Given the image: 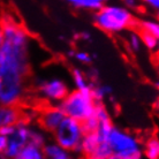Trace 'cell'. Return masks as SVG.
Masks as SVG:
<instances>
[{"instance_id": "3", "label": "cell", "mask_w": 159, "mask_h": 159, "mask_svg": "<svg viewBox=\"0 0 159 159\" xmlns=\"http://www.w3.org/2000/svg\"><path fill=\"white\" fill-rule=\"evenodd\" d=\"M65 116L79 122H84L93 114L97 102L93 98L91 90L72 89L59 104Z\"/></svg>"}, {"instance_id": "15", "label": "cell", "mask_w": 159, "mask_h": 159, "mask_svg": "<svg viewBox=\"0 0 159 159\" xmlns=\"http://www.w3.org/2000/svg\"><path fill=\"white\" fill-rule=\"evenodd\" d=\"M110 1L111 0H66V2L74 9L89 13H95Z\"/></svg>"}, {"instance_id": "4", "label": "cell", "mask_w": 159, "mask_h": 159, "mask_svg": "<svg viewBox=\"0 0 159 159\" xmlns=\"http://www.w3.org/2000/svg\"><path fill=\"white\" fill-rule=\"evenodd\" d=\"M34 90L36 97L43 104L59 105L60 102L70 91V83L66 77L59 74L37 76L34 81Z\"/></svg>"}, {"instance_id": "13", "label": "cell", "mask_w": 159, "mask_h": 159, "mask_svg": "<svg viewBox=\"0 0 159 159\" xmlns=\"http://www.w3.org/2000/svg\"><path fill=\"white\" fill-rule=\"evenodd\" d=\"M69 75H70V81H72L74 89H77V90H90L91 89V81L88 77L87 72L83 70L81 67L75 66L70 68Z\"/></svg>"}, {"instance_id": "21", "label": "cell", "mask_w": 159, "mask_h": 159, "mask_svg": "<svg viewBox=\"0 0 159 159\" xmlns=\"http://www.w3.org/2000/svg\"><path fill=\"white\" fill-rule=\"evenodd\" d=\"M68 57L69 59L74 60L77 64L83 65V66H90L93 60V57L89 52L83 50H70L68 51Z\"/></svg>"}, {"instance_id": "26", "label": "cell", "mask_w": 159, "mask_h": 159, "mask_svg": "<svg viewBox=\"0 0 159 159\" xmlns=\"http://www.w3.org/2000/svg\"><path fill=\"white\" fill-rule=\"evenodd\" d=\"M77 38H79L80 40H90V38H91V34L89 31H85V30H83V31H81L77 34Z\"/></svg>"}, {"instance_id": "16", "label": "cell", "mask_w": 159, "mask_h": 159, "mask_svg": "<svg viewBox=\"0 0 159 159\" xmlns=\"http://www.w3.org/2000/svg\"><path fill=\"white\" fill-rule=\"evenodd\" d=\"M48 136L50 135L48 133H45L35 122L30 123V130H29V143L30 144L43 148L45 145V143L50 139Z\"/></svg>"}, {"instance_id": "25", "label": "cell", "mask_w": 159, "mask_h": 159, "mask_svg": "<svg viewBox=\"0 0 159 159\" xmlns=\"http://www.w3.org/2000/svg\"><path fill=\"white\" fill-rule=\"evenodd\" d=\"M108 159H143V157L142 156H130V157H127V156H119L112 153V156Z\"/></svg>"}, {"instance_id": "14", "label": "cell", "mask_w": 159, "mask_h": 159, "mask_svg": "<svg viewBox=\"0 0 159 159\" xmlns=\"http://www.w3.org/2000/svg\"><path fill=\"white\" fill-rule=\"evenodd\" d=\"M123 35H125L126 48L131 56H139V53H142L144 48L141 39V35L136 29H131Z\"/></svg>"}, {"instance_id": "8", "label": "cell", "mask_w": 159, "mask_h": 159, "mask_svg": "<svg viewBox=\"0 0 159 159\" xmlns=\"http://www.w3.org/2000/svg\"><path fill=\"white\" fill-rule=\"evenodd\" d=\"M66 118L65 113L60 108L59 105L54 104H43L37 110V116L35 123L40 127L45 133L51 135L56 130L61 121Z\"/></svg>"}, {"instance_id": "10", "label": "cell", "mask_w": 159, "mask_h": 159, "mask_svg": "<svg viewBox=\"0 0 159 159\" xmlns=\"http://www.w3.org/2000/svg\"><path fill=\"white\" fill-rule=\"evenodd\" d=\"M142 157L143 159H159V137L156 133L142 137Z\"/></svg>"}, {"instance_id": "19", "label": "cell", "mask_w": 159, "mask_h": 159, "mask_svg": "<svg viewBox=\"0 0 159 159\" xmlns=\"http://www.w3.org/2000/svg\"><path fill=\"white\" fill-rule=\"evenodd\" d=\"M42 149H43V152L46 159H56V158L61 157V156L66 155V153H68L66 150H64L59 144H57L52 139H48Z\"/></svg>"}, {"instance_id": "22", "label": "cell", "mask_w": 159, "mask_h": 159, "mask_svg": "<svg viewBox=\"0 0 159 159\" xmlns=\"http://www.w3.org/2000/svg\"><path fill=\"white\" fill-rule=\"evenodd\" d=\"M141 35V39L143 48L150 53H157L159 50V38L158 37L150 35V34H145V32H139Z\"/></svg>"}, {"instance_id": "27", "label": "cell", "mask_w": 159, "mask_h": 159, "mask_svg": "<svg viewBox=\"0 0 159 159\" xmlns=\"http://www.w3.org/2000/svg\"><path fill=\"white\" fill-rule=\"evenodd\" d=\"M5 148H6V137L2 135H0V157L2 155Z\"/></svg>"}, {"instance_id": "1", "label": "cell", "mask_w": 159, "mask_h": 159, "mask_svg": "<svg viewBox=\"0 0 159 159\" xmlns=\"http://www.w3.org/2000/svg\"><path fill=\"white\" fill-rule=\"evenodd\" d=\"M0 22L4 39L0 46V104L22 106L31 74L32 38L12 16H4Z\"/></svg>"}, {"instance_id": "23", "label": "cell", "mask_w": 159, "mask_h": 159, "mask_svg": "<svg viewBox=\"0 0 159 159\" xmlns=\"http://www.w3.org/2000/svg\"><path fill=\"white\" fill-rule=\"evenodd\" d=\"M142 1V11L148 12L150 15H158L159 0H141Z\"/></svg>"}, {"instance_id": "28", "label": "cell", "mask_w": 159, "mask_h": 159, "mask_svg": "<svg viewBox=\"0 0 159 159\" xmlns=\"http://www.w3.org/2000/svg\"><path fill=\"white\" fill-rule=\"evenodd\" d=\"M77 157H75V156L73 155V153H66V155L61 156V157H59V158H56V159H76Z\"/></svg>"}, {"instance_id": "17", "label": "cell", "mask_w": 159, "mask_h": 159, "mask_svg": "<svg viewBox=\"0 0 159 159\" xmlns=\"http://www.w3.org/2000/svg\"><path fill=\"white\" fill-rule=\"evenodd\" d=\"M91 93L97 103H106V100L110 99L113 95V89L108 84L96 82L91 85Z\"/></svg>"}, {"instance_id": "20", "label": "cell", "mask_w": 159, "mask_h": 159, "mask_svg": "<svg viewBox=\"0 0 159 159\" xmlns=\"http://www.w3.org/2000/svg\"><path fill=\"white\" fill-rule=\"evenodd\" d=\"M112 156V150L106 141H102L95 150H92L88 156L82 159H108Z\"/></svg>"}, {"instance_id": "30", "label": "cell", "mask_w": 159, "mask_h": 159, "mask_svg": "<svg viewBox=\"0 0 159 159\" xmlns=\"http://www.w3.org/2000/svg\"><path fill=\"white\" fill-rule=\"evenodd\" d=\"M76 159H80V158H76Z\"/></svg>"}, {"instance_id": "9", "label": "cell", "mask_w": 159, "mask_h": 159, "mask_svg": "<svg viewBox=\"0 0 159 159\" xmlns=\"http://www.w3.org/2000/svg\"><path fill=\"white\" fill-rule=\"evenodd\" d=\"M23 119L24 116L22 106L0 104V127L14 126Z\"/></svg>"}, {"instance_id": "24", "label": "cell", "mask_w": 159, "mask_h": 159, "mask_svg": "<svg viewBox=\"0 0 159 159\" xmlns=\"http://www.w3.org/2000/svg\"><path fill=\"white\" fill-rule=\"evenodd\" d=\"M119 4H121L123 7H126L133 13H139L142 11V1L141 0H119Z\"/></svg>"}, {"instance_id": "18", "label": "cell", "mask_w": 159, "mask_h": 159, "mask_svg": "<svg viewBox=\"0 0 159 159\" xmlns=\"http://www.w3.org/2000/svg\"><path fill=\"white\" fill-rule=\"evenodd\" d=\"M14 159H46L43 152V149L36 145L28 143L25 147L22 148Z\"/></svg>"}, {"instance_id": "11", "label": "cell", "mask_w": 159, "mask_h": 159, "mask_svg": "<svg viewBox=\"0 0 159 159\" xmlns=\"http://www.w3.org/2000/svg\"><path fill=\"white\" fill-rule=\"evenodd\" d=\"M102 141H103V139H100L96 131H87V133H84L83 137H82V141H81V143H80L76 157L81 159L84 158V157L89 155L92 150H95V148L97 147Z\"/></svg>"}, {"instance_id": "12", "label": "cell", "mask_w": 159, "mask_h": 159, "mask_svg": "<svg viewBox=\"0 0 159 159\" xmlns=\"http://www.w3.org/2000/svg\"><path fill=\"white\" fill-rule=\"evenodd\" d=\"M135 29L139 32L150 34L159 38V22L157 16L145 15L142 17H137Z\"/></svg>"}, {"instance_id": "5", "label": "cell", "mask_w": 159, "mask_h": 159, "mask_svg": "<svg viewBox=\"0 0 159 159\" xmlns=\"http://www.w3.org/2000/svg\"><path fill=\"white\" fill-rule=\"evenodd\" d=\"M106 142L113 155L142 156V137L134 131L127 130L119 126H113Z\"/></svg>"}, {"instance_id": "2", "label": "cell", "mask_w": 159, "mask_h": 159, "mask_svg": "<svg viewBox=\"0 0 159 159\" xmlns=\"http://www.w3.org/2000/svg\"><path fill=\"white\" fill-rule=\"evenodd\" d=\"M96 28L110 36H120L136 28L137 16L119 2H108L92 13Z\"/></svg>"}, {"instance_id": "6", "label": "cell", "mask_w": 159, "mask_h": 159, "mask_svg": "<svg viewBox=\"0 0 159 159\" xmlns=\"http://www.w3.org/2000/svg\"><path fill=\"white\" fill-rule=\"evenodd\" d=\"M84 133L85 131L83 129L82 122L66 116L58 126V128L52 133L51 136L57 144H59L64 150L73 153L76 157Z\"/></svg>"}, {"instance_id": "7", "label": "cell", "mask_w": 159, "mask_h": 159, "mask_svg": "<svg viewBox=\"0 0 159 159\" xmlns=\"http://www.w3.org/2000/svg\"><path fill=\"white\" fill-rule=\"evenodd\" d=\"M29 130L30 122L21 120L13 126V130L6 137V148L0 158L1 159H14L16 155L29 143Z\"/></svg>"}, {"instance_id": "29", "label": "cell", "mask_w": 159, "mask_h": 159, "mask_svg": "<svg viewBox=\"0 0 159 159\" xmlns=\"http://www.w3.org/2000/svg\"><path fill=\"white\" fill-rule=\"evenodd\" d=\"M2 29H1V22H0V46L2 45Z\"/></svg>"}]
</instances>
